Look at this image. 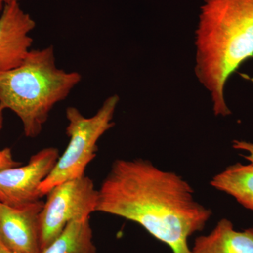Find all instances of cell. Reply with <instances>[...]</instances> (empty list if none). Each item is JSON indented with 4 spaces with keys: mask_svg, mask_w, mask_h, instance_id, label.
I'll return each instance as SVG.
<instances>
[{
    "mask_svg": "<svg viewBox=\"0 0 253 253\" xmlns=\"http://www.w3.org/2000/svg\"><path fill=\"white\" fill-rule=\"evenodd\" d=\"M98 191L96 212L137 223L173 253H192L189 238L212 215L181 176L142 158L116 160Z\"/></svg>",
    "mask_w": 253,
    "mask_h": 253,
    "instance_id": "1",
    "label": "cell"
},
{
    "mask_svg": "<svg viewBox=\"0 0 253 253\" xmlns=\"http://www.w3.org/2000/svg\"><path fill=\"white\" fill-rule=\"evenodd\" d=\"M196 46V75L211 92L214 114L230 115L226 82L253 57V0H205Z\"/></svg>",
    "mask_w": 253,
    "mask_h": 253,
    "instance_id": "2",
    "label": "cell"
},
{
    "mask_svg": "<svg viewBox=\"0 0 253 253\" xmlns=\"http://www.w3.org/2000/svg\"><path fill=\"white\" fill-rule=\"evenodd\" d=\"M81 80L79 73L56 66L53 46L31 49L18 67L0 73V104L19 118L26 136L37 137L51 109Z\"/></svg>",
    "mask_w": 253,
    "mask_h": 253,
    "instance_id": "3",
    "label": "cell"
},
{
    "mask_svg": "<svg viewBox=\"0 0 253 253\" xmlns=\"http://www.w3.org/2000/svg\"><path fill=\"white\" fill-rule=\"evenodd\" d=\"M118 102V95L109 96L90 118L83 116L73 106L66 109L68 125L66 131L69 143L53 170L40 186L43 196L61 183L85 176L86 167L96 157L98 141L114 126L113 118Z\"/></svg>",
    "mask_w": 253,
    "mask_h": 253,
    "instance_id": "4",
    "label": "cell"
},
{
    "mask_svg": "<svg viewBox=\"0 0 253 253\" xmlns=\"http://www.w3.org/2000/svg\"><path fill=\"white\" fill-rule=\"evenodd\" d=\"M40 216L42 251L62 232L68 223L90 217L96 212L99 191L90 178L84 176L61 183L46 195Z\"/></svg>",
    "mask_w": 253,
    "mask_h": 253,
    "instance_id": "5",
    "label": "cell"
},
{
    "mask_svg": "<svg viewBox=\"0 0 253 253\" xmlns=\"http://www.w3.org/2000/svg\"><path fill=\"white\" fill-rule=\"evenodd\" d=\"M59 150L47 147L30 158L26 166L0 170V202L14 208H22L41 201L42 182L53 170Z\"/></svg>",
    "mask_w": 253,
    "mask_h": 253,
    "instance_id": "6",
    "label": "cell"
},
{
    "mask_svg": "<svg viewBox=\"0 0 253 253\" xmlns=\"http://www.w3.org/2000/svg\"><path fill=\"white\" fill-rule=\"evenodd\" d=\"M44 202L14 208L0 202V239L15 253H42L40 216Z\"/></svg>",
    "mask_w": 253,
    "mask_h": 253,
    "instance_id": "7",
    "label": "cell"
},
{
    "mask_svg": "<svg viewBox=\"0 0 253 253\" xmlns=\"http://www.w3.org/2000/svg\"><path fill=\"white\" fill-rule=\"evenodd\" d=\"M36 23L19 2L6 4L0 16V73L18 67L31 51Z\"/></svg>",
    "mask_w": 253,
    "mask_h": 253,
    "instance_id": "8",
    "label": "cell"
},
{
    "mask_svg": "<svg viewBox=\"0 0 253 253\" xmlns=\"http://www.w3.org/2000/svg\"><path fill=\"white\" fill-rule=\"evenodd\" d=\"M192 253H253V228L234 229L232 222L221 219L208 235L195 240Z\"/></svg>",
    "mask_w": 253,
    "mask_h": 253,
    "instance_id": "9",
    "label": "cell"
},
{
    "mask_svg": "<svg viewBox=\"0 0 253 253\" xmlns=\"http://www.w3.org/2000/svg\"><path fill=\"white\" fill-rule=\"evenodd\" d=\"M211 186L230 195L244 208L253 211V165L238 163L212 178Z\"/></svg>",
    "mask_w": 253,
    "mask_h": 253,
    "instance_id": "10",
    "label": "cell"
},
{
    "mask_svg": "<svg viewBox=\"0 0 253 253\" xmlns=\"http://www.w3.org/2000/svg\"><path fill=\"white\" fill-rule=\"evenodd\" d=\"M42 253H96L90 217L68 223L59 236Z\"/></svg>",
    "mask_w": 253,
    "mask_h": 253,
    "instance_id": "11",
    "label": "cell"
},
{
    "mask_svg": "<svg viewBox=\"0 0 253 253\" xmlns=\"http://www.w3.org/2000/svg\"><path fill=\"white\" fill-rule=\"evenodd\" d=\"M4 110V108L0 104V131L3 127ZM21 165V163L14 159L11 149L6 148V149H0V170L6 168L17 167Z\"/></svg>",
    "mask_w": 253,
    "mask_h": 253,
    "instance_id": "12",
    "label": "cell"
},
{
    "mask_svg": "<svg viewBox=\"0 0 253 253\" xmlns=\"http://www.w3.org/2000/svg\"><path fill=\"white\" fill-rule=\"evenodd\" d=\"M233 148L249 152V156H243V157L246 158L251 163V164L253 165V144L252 143L245 141L235 140L233 142Z\"/></svg>",
    "mask_w": 253,
    "mask_h": 253,
    "instance_id": "13",
    "label": "cell"
},
{
    "mask_svg": "<svg viewBox=\"0 0 253 253\" xmlns=\"http://www.w3.org/2000/svg\"><path fill=\"white\" fill-rule=\"evenodd\" d=\"M21 0H0V12L2 11L3 9L6 4L12 2H20Z\"/></svg>",
    "mask_w": 253,
    "mask_h": 253,
    "instance_id": "14",
    "label": "cell"
},
{
    "mask_svg": "<svg viewBox=\"0 0 253 253\" xmlns=\"http://www.w3.org/2000/svg\"><path fill=\"white\" fill-rule=\"evenodd\" d=\"M0 253H15L10 250L7 246L0 239Z\"/></svg>",
    "mask_w": 253,
    "mask_h": 253,
    "instance_id": "15",
    "label": "cell"
}]
</instances>
